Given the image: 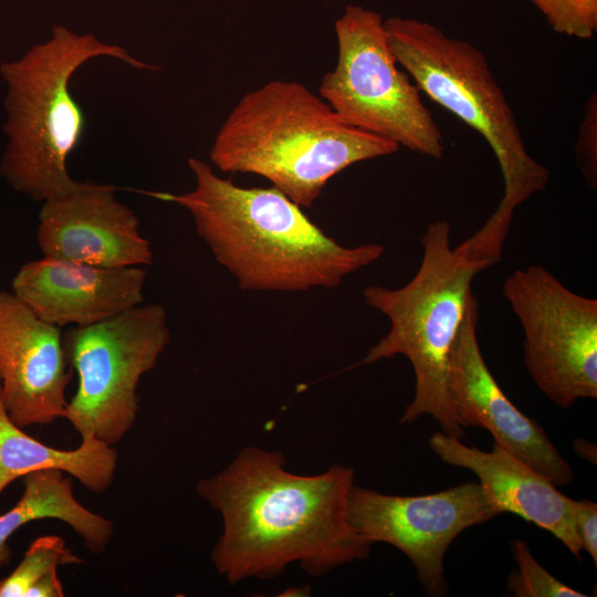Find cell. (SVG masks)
<instances>
[{"label":"cell","mask_w":597,"mask_h":597,"mask_svg":"<svg viewBox=\"0 0 597 597\" xmlns=\"http://www.w3.org/2000/svg\"><path fill=\"white\" fill-rule=\"evenodd\" d=\"M428 443L442 462L472 471L502 513L515 514L549 532L580 559L583 548L575 530L574 500L546 476L496 443L492 450L483 451L444 432H434Z\"/></svg>","instance_id":"cell-15"},{"label":"cell","mask_w":597,"mask_h":597,"mask_svg":"<svg viewBox=\"0 0 597 597\" xmlns=\"http://www.w3.org/2000/svg\"><path fill=\"white\" fill-rule=\"evenodd\" d=\"M144 266L106 268L42 256L24 263L11 292L40 318L57 327H84L145 301Z\"/></svg>","instance_id":"cell-14"},{"label":"cell","mask_w":597,"mask_h":597,"mask_svg":"<svg viewBox=\"0 0 597 597\" xmlns=\"http://www.w3.org/2000/svg\"><path fill=\"white\" fill-rule=\"evenodd\" d=\"M517 569L507 576V590L514 597H586L548 573L524 541L511 542Z\"/></svg>","instance_id":"cell-19"},{"label":"cell","mask_w":597,"mask_h":597,"mask_svg":"<svg viewBox=\"0 0 597 597\" xmlns=\"http://www.w3.org/2000/svg\"><path fill=\"white\" fill-rule=\"evenodd\" d=\"M422 255L410 281L398 289L369 285L365 303L385 315L388 333L358 363L368 365L405 356L415 374V395L400 422L432 417L442 432L462 439L461 426L450 391L451 357L470 302L472 282L485 270L451 244V227L440 219L421 237Z\"/></svg>","instance_id":"cell-5"},{"label":"cell","mask_w":597,"mask_h":597,"mask_svg":"<svg viewBox=\"0 0 597 597\" xmlns=\"http://www.w3.org/2000/svg\"><path fill=\"white\" fill-rule=\"evenodd\" d=\"M384 25L397 63L420 92L478 132L498 160L503 197L482 227L463 240L472 255L496 264L515 210L546 188L549 171L526 150L514 112L480 49L415 18L391 17Z\"/></svg>","instance_id":"cell-4"},{"label":"cell","mask_w":597,"mask_h":597,"mask_svg":"<svg viewBox=\"0 0 597 597\" xmlns=\"http://www.w3.org/2000/svg\"><path fill=\"white\" fill-rule=\"evenodd\" d=\"M84 563L61 536H40L15 569L0 580V597H63L57 568Z\"/></svg>","instance_id":"cell-18"},{"label":"cell","mask_w":597,"mask_h":597,"mask_svg":"<svg viewBox=\"0 0 597 597\" xmlns=\"http://www.w3.org/2000/svg\"><path fill=\"white\" fill-rule=\"evenodd\" d=\"M170 336L166 308L144 303L63 334L66 362L77 376L64 419L81 438L109 446L124 439L139 412V381L157 366Z\"/></svg>","instance_id":"cell-8"},{"label":"cell","mask_w":597,"mask_h":597,"mask_svg":"<svg viewBox=\"0 0 597 597\" xmlns=\"http://www.w3.org/2000/svg\"><path fill=\"white\" fill-rule=\"evenodd\" d=\"M502 293L524 335V364L557 407L597 398V300L565 286L542 265L516 269Z\"/></svg>","instance_id":"cell-9"},{"label":"cell","mask_w":597,"mask_h":597,"mask_svg":"<svg viewBox=\"0 0 597 597\" xmlns=\"http://www.w3.org/2000/svg\"><path fill=\"white\" fill-rule=\"evenodd\" d=\"M577 166L591 188L597 187V95L591 93L585 102L575 144Z\"/></svg>","instance_id":"cell-21"},{"label":"cell","mask_w":597,"mask_h":597,"mask_svg":"<svg viewBox=\"0 0 597 597\" xmlns=\"http://www.w3.org/2000/svg\"><path fill=\"white\" fill-rule=\"evenodd\" d=\"M24 490L17 504L0 515V568L11 561L8 541L23 525L54 519L67 524L94 554L105 551L114 533L113 522L92 512L74 496L72 476L55 469L23 476Z\"/></svg>","instance_id":"cell-17"},{"label":"cell","mask_w":597,"mask_h":597,"mask_svg":"<svg viewBox=\"0 0 597 597\" xmlns=\"http://www.w3.org/2000/svg\"><path fill=\"white\" fill-rule=\"evenodd\" d=\"M575 530L585 551L597 565V504L589 500L574 501Z\"/></svg>","instance_id":"cell-22"},{"label":"cell","mask_w":597,"mask_h":597,"mask_svg":"<svg viewBox=\"0 0 597 597\" xmlns=\"http://www.w3.org/2000/svg\"><path fill=\"white\" fill-rule=\"evenodd\" d=\"M335 34L337 62L323 75L320 96L343 123L441 159L444 140L440 127L418 86L399 69L381 14L348 4L335 21Z\"/></svg>","instance_id":"cell-7"},{"label":"cell","mask_w":597,"mask_h":597,"mask_svg":"<svg viewBox=\"0 0 597 597\" xmlns=\"http://www.w3.org/2000/svg\"><path fill=\"white\" fill-rule=\"evenodd\" d=\"M36 241L43 256L106 268L153 264L150 242L135 212L111 185L81 181L42 202Z\"/></svg>","instance_id":"cell-13"},{"label":"cell","mask_w":597,"mask_h":597,"mask_svg":"<svg viewBox=\"0 0 597 597\" xmlns=\"http://www.w3.org/2000/svg\"><path fill=\"white\" fill-rule=\"evenodd\" d=\"M479 304L473 295L451 357L450 391L461 426L486 429L494 443L556 486L573 480L567 461L543 428L520 411L491 374L478 341Z\"/></svg>","instance_id":"cell-11"},{"label":"cell","mask_w":597,"mask_h":597,"mask_svg":"<svg viewBox=\"0 0 597 597\" xmlns=\"http://www.w3.org/2000/svg\"><path fill=\"white\" fill-rule=\"evenodd\" d=\"M399 148L343 123L302 83L274 80L239 100L217 133L209 158L222 172L261 176L310 208L334 176Z\"/></svg>","instance_id":"cell-3"},{"label":"cell","mask_w":597,"mask_h":597,"mask_svg":"<svg viewBox=\"0 0 597 597\" xmlns=\"http://www.w3.org/2000/svg\"><path fill=\"white\" fill-rule=\"evenodd\" d=\"M101 56L136 70L158 69L119 45L63 27H55L50 40L21 59L2 64L9 88L3 126L9 142L0 175L18 192L43 202L78 187L81 181L71 177L67 159L85 134L86 116L71 94L70 81L85 62Z\"/></svg>","instance_id":"cell-6"},{"label":"cell","mask_w":597,"mask_h":597,"mask_svg":"<svg viewBox=\"0 0 597 597\" xmlns=\"http://www.w3.org/2000/svg\"><path fill=\"white\" fill-rule=\"evenodd\" d=\"M563 35L591 39L597 31V0H528Z\"/></svg>","instance_id":"cell-20"},{"label":"cell","mask_w":597,"mask_h":597,"mask_svg":"<svg viewBox=\"0 0 597 597\" xmlns=\"http://www.w3.org/2000/svg\"><path fill=\"white\" fill-rule=\"evenodd\" d=\"M72 374L61 327L0 290V389L10 419L20 428L64 419Z\"/></svg>","instance_id":"cell-12"},{"label":"cell","mask_w":597,"mask_h":597,"mask_svg":"<svg viewBox=\"0 0 597 597\" xmlns=\"http://www.w3.org/2000/svg\"><path fill=\"white\" fill-rule=\"evenodd\" d=\"M574 450L584 460L596 463L597 450L596 444L587 441L584 438H578L573 442Z\"/></svg>","instance_id":"cell-23"},{"label":"cell","mask_w":597,"mask_h":597,"mask_svg":"<svg viewBox=\"0 0 597 597\" xmlns=\"http://www.w3.org/2000/svg\"><path fill=\"white\" fill-rule=\"evenodd\" d=\"M117 460L114 447L94 437L81 438L76 449L61 450L27 434L8 416L0 389V494L14 480L45 469L61 470L101 494L114 481Z\"/></svg>","instance_id":"cell-16"},{"label":"cell","mask_w":597,"mask_h":597,"mask_svg":"<svg viewBox=\"0 0 597 597\" xmlns=\"http://www.w3.org/2000/svg\"><path fill=\"white\" fill-rule=\"evenodd\" d=\"M188 166L192 190L150 195L187 209L197 233L243 291L333 289L384 254L378 243L339 244L274 187L237 186L196 157Z\"/></svg>","instance_id":"cell-2"},{"label":"cell","mask_w":597,"mask_h":597,"mask_svg":"<svg viewBox=\"0 0 597 597\" xmlns=\"http://www.w3.org/2000/svg\"><path fill=\"white\" fill-rule=\"evenodd\" d=\"M501 513L475 482L425 495H389L354 484L348 498L355 530L371 545L387 543L401 551L431 597L448 591L443 561L455 537Z\"/></svg>","instance_id":"cell-10"},{"label":"cell","mask_w":597,"mask_h":597,"mask_svg":"<svg viewBox=\"0 0 597 597\" xmlns=\"http://www.w3.org/2000/svg\"><path fill=\"white\" fill-rule=\"evenodd\" d=\"M354 484L355 471L346 465L296 474L286 470L282 452L243 448L224 469L196 484L197 494L223 521L211 552L217 572L235 585L274 578L292 563L323 576L367 558L371 544L348 516Z\"/></svg>","instance_id":"cell-1"}]
</instances>
